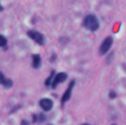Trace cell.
<instances>
[{"label":"cell","mask_w":126,"mask_h":125,"mask_svg":"<svg viewBox=\"0 0 126 125\" xmlns=\"http://www.w3.org/2000/svg\"><path fill=\"white\" fill-rule=\"evenodd\" d=\"M27 36L30 39L34 41L38 45L43 46L45 43L44 35L42 33H41L40 32H38L37 30H35V29H30L27 32Z\"/></svg>","instance_id":"obj_2"},{"label":"cell","mask_w":126,"mask_h":125,"mask_svg":"<svg viewBox=\"0 0 126 125\" xmlns=\"http://www.w3.org/2000/svg\"><path fill=\"white\" fill-rule=\"evenodd\" d=\"M89 125V124H83V125Z\"/></svg>","instance_id":"obj_17"},{"label":"cell","mask_w":126,"mask_h":125,"mask_svg":"<svg viewBox=\"0 0 126 125\" xmlns=\"http://www.w3.org/2000/svg\"><path fill=\"white\" fill-rule=\"evenodd\" d=\"M32 66L33 69H38L41 66V57L39 54H34L32 56Z\"/></svg>","instance_id":"obj_8"},{"label":"cell","mask_w":126,"mask_h":125,"mask_svg":"<svg viewBox=\"0 0 126 125\" xmlns=\"http://www.w3.org/2000/svg\"><path fill=\"white\" fill-rule=\"evenodd\" d=\"M3 10H4V7L0 4V13H1V12H2Z\"/></svg>","instance_id":"obj_16"},{"label":"cell","mask_w":126,"mask_h":125,"mask_svg":"<svg viewBox=\"0 0 126 125\" xmlns=\"http://www.w3.org/2000/svg\"><path fill=\"white\" fill-rule=\"evenodd\" d=\"M109 98H110L111 99H115V98L117 97V93H116L114 91H111L109 92Z\"/></svg>","instance_id":"obj_13"},{"label":"cell","mask_w":126,"mask_h":125,"mask_svg":"<svg viewBox=\"0 0 126 125\" xmlns=\"http://www.w3.org/2000/svg\"><path fill=\"white\" fill-rule=\"evenodd\" d=\"M83 26L91 32H95L100 28V24L97 17L94 14L87 15L83 21Z\"/></svg>","instance_id":"obj_1"},{"label":"cell","mask_w":126,"mask_h":125,"mask_svg":"<svg viewBox=\"0 0 126 125\" xmlns=\"http://www.w3.org/2000/svg\"><path fill=\"white\" fill-rule=\"evenodd\" d=\"M56 59H57V55L55 54V53H53L52 55H51V57H49V62L50 63H54L55 60H56Z\"/></svg>","instance_id":"obj_14"},{"label":"cell","mask_w":126,"mask_h":125,"mask_svg":"<svg viewBox=\"0 0 126 125\" xmlns=\"http://www.w3.org/2000/svg\"><path fill=\"white\" fill-rule=\"evenodd\" d=\"M75 80H72V81L69 83L68 87L66 88V90L65 91L63 95V97H62V98H61V104L62 106H63V105H65V103H66V102L70 99V98H71V97H72V94L73 88H74V87H75Z\"/></svg>","instance_id":"obj_4"},{"label":"cell","mask_w":126,"mask_h":125,"mask_svg":"<svg viewBox=\"0 0 126 125\" xmlns=\"http://www.w3.org/2000/svg\"><path fill=\"white\" fill-rule=\"evenodd\" d=\"M114 57V52L110 53V54L109 55V56L107 57V58H106V63H109V64L111 63L113 61Z\"/></svg>","instance_id":"obj_12"},{"label":"cell","mask_w":126,"mask_h":125,"mask_svg":"<svg viewBox=\"0 0 126 125\" xmlns=\"http://www.w3.org/2000/svg\"><path fill=\"white\" fill-rule=\"evenodd\" d=\"M67 78H68V74L65 72H60L55 74L51 85L52 89H55L59 84L64 83L67 80Z\"/></svg>","instance_id":"obj_5"},{"label":"cell","mask_w":126,"mask_h":125,"mask_svg":"<svg viewBox=\"0 0 126 125\" xmlns=\"http://www.w3.org/2000/svg\"><path fill=\"white\" fill-rule=\"evenodd\" d=\"M51 125V124H49V125Z\"/></svg>","instance_id":"obj_18"},{"label":"cell","mask_w":126,"mask_h":125,"mask_svg":"<svg viewBox=\"0 0 126 125\" xmlns=\"http://www.w3.org/2000/svg\"><path fill=\"white\" fill-rule=\"evenodd\" d=\"M7 38L4 35H0V47H4L7 46Z\"/></svg>","instance_id":"obj_11"},{"label":"cell","mask_w":126,"mask_h":125,"mask_svg":"<svg viewBox=\"0 0 126 125\" xmlns=\"http://www.w3.org/2000/svg\"><path fill=\"white\" fill-rule=\"evenodd\" d=\"M20 125H30V124L29 123V122H27L26 120H23Z\"/></svg>","instance_id":"obj_15"},{"label":"cell","mask_w":126,"mask_h":125,"mask_svg":"<svg viewBox=\"0 0 126 125\" xmlns=\"http://www.w3.org/2000/svg\"><path fill=\"white\" fill-rule=\"evenodd\" d=\"M0 85H1L4 88L7 89L12 88L13 85V80L9 78H6L4 74L1 71H0Z\"/></svg>","instance_id":"obj_7"},{"label":"cell","mask_w":126,"mask_h":125,"mask_svg":"<svg viewBox=\"0 0 126 125\" xmlns=\"http://www.w3.org/2000/svg\"><path fill=\"white\" fill-rule=\"evenodd\" d=\"M39 105L43 111L47 112L52 109L54 103L52 99H50L49 98H44L39 101Z\"/></svg>","instance_id":"obj_6"},{"label":"cell","mask_w":126,"mask_h":125,"mask_svg":"<svg viewBox=\"0 0 126 125\" xmlns=\"http://www.w3.org/2000/svg\"><path fill=\"white\" fill-rule=\"evenodd\" d=\"M46 120V116L44 113L32 115V123H42Z\"/></svg>","instance_id":"obj_9"},{"label":"cell","mask_w":126,"mask_h":125,"mask_svg":"<svg viewBox=\"0 0 126 125\" xmlns=\"http://www.w3.org/2000/svg\"><path fill=\"white\" fill-rule=\"evenodd\" d=\"M113 43H114V39L111 36L106 37L103 41V42L100 46V49H99L100 55H104L107 52H109V51L110 50V49L111 48V46L113 45Z\"/></svg>","instance_id":"obj_3"},{"label":"cell","mask_w":126,"mask_h":125,"mask_svg":"<svg viewBox=\"0 0 126 125\" xmlns=\"http://www.w3.org/2000/svg\"><path fill=\"white\" fill-rule=\"evenodd\" d=\"M55 75V70H52V72H51V74H50V75L47 77V79L44 82V84H45V85L47 87H49L52 85V80L54 79Z\"/></svg>","instance_id":"obj_10"},{"label":"cell","mask_w":126,"mask_h":125,"mask_svg":"<svg viewBox=\"0 0 126 125\" xmlns=\"http://www.w3.org/2000/svg\"></svg>","instance_id":"obj_19"}]
</instances>
